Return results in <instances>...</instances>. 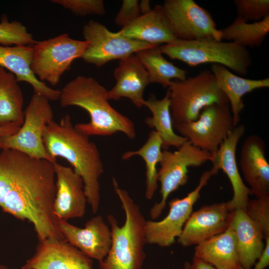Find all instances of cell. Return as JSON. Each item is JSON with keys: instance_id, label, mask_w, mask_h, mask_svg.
I'll list each match as a JSON object with an SVG mask.
<instances>
[{"instance_id": "8fae6325", "label": "cell", "mask_w": 269, "mask_h": 269, "mask_svg": "<svg viewBox=\"0 0 269 269\" xmlns=\"http://www.w3.org/2000/svg\"><path fill=\"white\" fill-rule=\"evenodd\" d=\"M218 171L213 167L209 170L205 171L194 189L182 198L171 199L168 203V213L163 219L158 221L146 220L145 232L147 244L165 248L175 243L193 212V206L200 197L201 190Z\"/></svg>"}, {"instance_id": "7a4b0ae2", "label": "cell", "mask_w": 269, "mask_h": 269, "mask_svg": "<svg viewBox=\"0 0 269 269\" xmlns=\"http://www.w3.org/2000/svg\"><path fill=\"white\" fill-rule=\"evenodd\" d=\"M89 136L78 131L69 115L59 122L52 121L45 128L43 140L50 156L66 159L82 179L87 202L92 211H98L101 201L100 179L104 165L96 144Z\"/></svg>"}, {"instance_id": "f546056e", "label": "cell", "mask_w": 269, "mask_h": 269, "mask_svg": "<svg viewBox=\"0 0 269 269\" xmlns=\"http://www.w3.org/2000/svg\"><path fill=\"white\" fill-rule=\"evenodd\" d=\"M221 30L222 40L233 42L245 48L258 47L269 32V16L252 23L237 16L230 25Z\"/></svg>"}, {"instance_id": "30bf717a", "label": "cell", "mask_w": 269, "mask_h": 269, "mask_svg": "<svg viewBox=\"0 0 269 269\" xmlns=\"http://www.w3.org/2000/svg\"><path fill=\"white\" fill-rule=\"evenodd\" d=\"M173 128L193 145L214 154L235 127L228 103L209 105L196 120L174 124Z\"/></svg>"}, {"instance_id": "d6986e66", "label": "cell", "mask_w": 269, "mask_h": 269, "mask_svg": "<svg viewBox=\"0 0 269 269\" xmlns=\"http://www.w3.org/2000/svg\"><path fill=\"white\" fill-rule=\"evenodd\" d=\"M266 145L258 135H249L241 149L239 165L256 198L269 196V163L266 156Z\"/></svg>"}, {"instance_id": "ab89813d", "label": "cell", "mask_w": 269, "mask_h": 269, "mask_svg": "<svg viewBox=\"0 0 269 269\" xmlns=\"http://www.w3.org/2000/svg\"><path fill=\"white\" fill-rule=\"evenodd\" d=\"M182 269H190V263L189 262H185L183 264Z\"/></svg>"}, {"instance_id": "7c38bea8", "label": "cell", "mask_w": 269, "mask_h": 269, "mask_svg": "<svg viewBox=\"0 0 269 269\" xmlns=\"http://www.w3.org/2000/svg\"><path fill=\"white\" fill-rule=\"evenodd\" d=\"M82 34L88 46L82 59L97 67L114 60H122L137 52L153 46L144 42L110 31L104 24L90 20L83 27Z\"/></svg>"}, {"instance_id": "52a82bcc", "label": "cell", "mask_w": 269, "mask_h": 269, "mask_svg": "<svg viewBox=\"0 0 269 269\" xmlns=\"http://www.w3.org/2000/svg\"><path fill=\"white\" fill-rule=\"evenodd\" d=\"M50 100L34 92L26 109L23 124L15 134L0 136V149H11L29 156L55 162L47 152L43 140L46 126L53 121Z\"/></svg>"}, {"instance_id": "1f68e13d", "label": "cell", "mask_w": 269, "mask_h": 269, "mask_svg": "<svg viewBox=\"0 0 269 269\" xmlns=\"http://www.w3.org/2000/svg\"><path fill=\"white\" fill-rule=\"evenodd\" d=\"M237 16L247 21H260L269 16V0H235Z\"/></svg>"}, {"instance_id": "d590c367", "label": "cell", "mask_w": 269, "mask_h": 269, "mask_svg": "<svg viewBox=\"0 0 269 269\" xmlns=\"http://www.w3.org/2000/svg\"><path fill=\"white\" fill-rule=\"evenodd\" d=\"M263 252L252 269H265L269 266V238L265 239Z\"/></svg>"}, {"instance_id": "8992f818", "label": "cell", "mask_w": 269, "mask_h": 269, "mask_svg": "<svg viewBox=\"0 0 269 269\" xmlns=\"http://www.w3.org/2000/svg\"><path fill=\"white\" fill-rule=\"evenodd\" d=\"M167 92L173 125L196 120L202 110L209 105L229 104L208 70L183 81H172Z\"/></svg>"}, {"instance_id": "4fadbf2b", "label": "cell", "mask_w": 269, "mask_h": 269, "mask_svg": "<svg viewBox=\"0 0 269 269\" xmlns=\"http://www.w3.org/2000/svg\"><path fill=\"white\" fill-rule=\"evenodd\" d=\"M177 39L191 41L222 40L211 14L193 0H166L162 5Z\"/></svg>"}, {"instance_id": "5b68a950", "label": "cell", "mask_w": 269, "mask_h": 269, "mask_svg": "<svg viewBox=\"0 0 269 269\" xmlns=\"http://www.w3.org/2000/svg\"><path fill=\"white\" fill-rule=\"evenodd\" d=\"M163 54L182 61L190 67L206 63L223 65L241 76H245L252 63L247 49L236 43L222 40L187 41L176 39L160 46Z\"/></svg>"}, {"instance_id": "277c9868", "label": "cell", "mask_w": 269, "mask_h": 269, "mask_svg": "<svg viewBox=\"0 0 269 269\" xmlns=\"http://www.w3.org/2000/svg\"><path fill=\"white\" fill-rule=\"evenodd\" d=\"M114 190L119 198L125 214V221L120 226L115 217L107 215L112 233V244L107 257L99 262L100 269H143L146 255V220L140 206L129 192L121 188L115 178Z\"/></svg>"}, {"instance_id": "4dcf8cb0", "label": "cell", "mask_w": 269, "mask_h": 269, "mask_svg": "<svg viewBox=\"0 0 269 269\" xmlns=\"http://www.w3.org/2000/svg\"><path fill=\"white\" fill-rule=\"evenodd\" d=\"M35 41L31 34L20 22L9 21L6 15L2 16L0 21V45H32Z\"/></svg>"}, {"instance_id": "836d02e7", "label": "cell", "mask_w": 269, "mask_h": 269, "mask_svg": "<svg viewBox=\"0 0 269 269\" xmlns=\"http://www.w3.org/2000/svg\"><path fill=\"white\" fill-rule=\"evenodd\" d=\"M246 212L260 226L265 240L269 238V196L249 199Z\"/></svg>"}, {"instance_id": "e575fe53", "label": "cell", "mask_w": 269, "mask_h": 269, "mask_svg": "<svg viewBox=\"0 0 269 269\" xmlns=\"http://www.w3.org/2000/svg\"><path fill=\"white\" fill-rule=\"evenodd\" d=\"M141 15L139 2L137 0H124L117 13L115 23L123 28Z\"/></svg>"}, {"instance_id": "484cf974", "label": "cell", "mask_w": 269, "mask_h": 269, "mask_svg": "<svg viewBox=\"0 0 269 269\" xmlns=\"http://www.w3.org/2000/svg\"><path fill=\"white\" fill-rule=\"evenodd\" d=\"M23 97L15 76L0 67V128L20 127L24 117Z\"/></svg>"}, {"instance_id": "3957f363", "label": "cell", "mask_w": 269, "mask_h": 269, "mask_svg": "<svg viewBox=\"0 0 269 269\" xmlns=\"http://www.w3.org/2000/svg\"><path fill=\"white\" fill-rule=\"evenodd\" d=\"M107 92L95 78L78 76L60 90L59 100L62 107L77 106L88 112L89 122L74 125L82 133L89 136H110L121 132L129 138L134 139L136 133L134 123L111 105Z\"/></svg>"}, {"instance_id": "d6a6232c", "label": "cell", "mask_w": 269, "mask_h": 269, "mask_svg": "<svg viewBox=\"0 0 269 269\" xmlns=\"http://www.w3.org/2000/svg\"><path fill=\"white\" fill-rule=\"evenodd\" d=\"M50 2L70 10L76 15H103L106 12L102 0H51Z\"/></svg>"}, {"instance_id": "9a60e30c", "label": "cell", "mask_w": 269, "mask_h": 269, "mask_svg": "<svg viewBox=\"0 0 269 269\" xmlns=\"http://www.w3.org/2000/svg\"><path fill=\"white\" fill-rule=\"evenodd\" d=\"M21 269H93V260L65 240L48 238L39 241Z\"/></svg>"}, {"instance_id": "f1b7e54d", "label": "cell", "mask_w": 269, "mask_h": 269, "mask_svg": "<svg viewBox=\"0 0 269 269\" xmlns=\"http://www.w3.org/2000/svg\"><path fill=\"white\" fill-rule=\"evenodd\" d=\"M162 141L159 135L154 130L148 134L146 142L136 150L128 151L122 155L123 160L138 155L145 164V197L147 200L153 198L158 188L157 165L161 159Z\"/></svg>"}, {"instance_id": "ba28073f", "label": "cell", "mask_w": 269, "mask_h": 269, "mask_svg": "<svg viewBox=\"0 0 269 269\" xmlns=\"http://www.w3.org/2000/svg\"><path fill=\"white\" fill-rule=\"evenodd\" d=\"M32 46L31 68L33 73L39 81L55 86L74 60L82 58L88 43L74 39L68 33H63L35 41Z\"/></svg>"}, {"instance_id": "d4e9b609", "label": "cell", "mask_w": 269, "mask_h": 269, "mask_svg": "<svg viewBox=\"0 0 269 269\" xmlns=\"http://www.w3.org/2000/svg\"><path fill=\"white\" fill-rule=\"evenodd\" d=\"M194 256L217 269H242L234 232L230 225L223 233L197 245Z\"/></svg>"}, {"instance_id": "ac0fdd59", "label": "cell", "mask_w": 269, "mask_h": 269, "mask_svg": "<svg viewBox=\"0 0 269 269\" xmlns=\"http://www.w3.org/2000/svg\"><path fill=\"white\" fill-rule=\"evenodd\" d=\"M246 131L244 125L236 126L229 133L217 151L210 159L213 167L222 170L228 176L231 184L233 196L227 202L231 211L241 209L246 211L251 195L249 187L245 184L240 174L236 157L238 143Z\"/></svg>"}, {"instance_id": "44dd1931", "label": "cell", "mask_w": 269, "mask_h": 269, "mask_svg": "<svg viewBox=\"0 0 269 269\" xmlns=\"http://www.w3.org/2000/svg\"><path fill=\"white\" fill-rule=\"evenodd\" d=\"M32 46L0 45V67L12 73L18 82L29 84L34 92L41 94L50 101H57L59 99L60 90L53 89L39 81L31 70Z\"/></svg>"}, {"instance_id": "5bb4252c", "label": "cell", "mask_w": 269, "mask_h": 269, "mask_svg": "<svg viewBox=\"0 0 269 269\" xmlns=\"http://www.w3.org/2000/svg\"><path fill=\"white\" fill-rule=\"evenodd\" d=\"M232 212L227 202L202 206L192 212L177 242L183 247L197 246L223 233L230 225Z\"/></svg>"}, {"instance_id": "8d00e7d4", "label": "cell", "mask_w": 269, "mask_h": 269, "mask_svg": "<svg viewBox=\"0 0 269 269\" xmlns=\"http://www.w3.org/2000/svg\"><path fill=\"white\" fill-rule=\"evenodd\" d=\"M190 269H217L210 264L202 260L193 257L192 263H190Z\"/></svg>"}, {"instance_id": "cb8c5ba5", "label": "cell", "mask_w": 269, "mask_h": 269, "mask_svg": "<svg viewBox=\"0 0 269 269\" xmlns=\"http://www.w3.org/2000/svg\"><path fill=\"white\" fill-rule=\"evenodd\" d=\"M210 71L219 87L228 100L233 125L235 127L240 121V115L245 107L243 97L257 89L269 88V78H244L233 74L226 67L219 64H212Z\"/></svg>"}, {"instance_id": "4316f807", "label": "cell", "mask_w": 269, "mask_h": 269, "mask_svg": "<svg viewBox=\"0 0 269 269\" xmlns=\"http://www.w3.org/2000/svg\"><path fill=\"white\" fill-rule=\"evenodd\" d=\"M144 106L152 114L151 117L146 118L145 123L159 135L162 141L163 149H168L170 147L178 148L187 140L174 131L167 91L161 99H157L154 95L150 96L145 101Z\"/></svg>"}, {"instance_id": "603a6c76", "label": "cell", "mask_w": 269, "mask_h": 269, "mask_svg": "<svg viewBox=\"0 0 269 269\" xmlns=\"http://www.w3.org/2000/svg\"><path fill=\"white\" fill-rule=\"evenodd\" d=\"M230 225L234 232L242 269H252L265 246L262 229L241 209L233 211Z\"/></svg>"}, {"instance_id": "7402d4cb", "label": "cell", "mask_w": 269, "mask_h": 269, "mask_svg": "<svg viewBox=\"0 0 269 269\" xmlns=\"http://www.w3.org/2000/svg\"><path fill=\"white\" fill-rule=\"evenodd\" d=\"M117 32L125 37L154 46L168 44L177 39L161 5H155Z\"/></svg>"}, {"instance_id": "9c48e42d", "label": "cell", "mask_w": 269, "mask_h": 269, "mask_svg": "<svg viewBox=\"0 0 269 269\" xmlns=\"http://www.w3.org/2000/svg\"><path fill=\"white\" fill-rule=\"evenodd\" d=\"M212 154L193 145L188 140L177 150L163 149L158 171V182L160 184L161 199L152 207L150 216L157 219L164 209L169 196L180 187L186 184L189 179L188 168L200 166L210 161Z\"/></svg>"}, {"instance_id": "f35d334b", "label": "cell", "mask_w": 269, "mask_h": 269, "mask_svg": "<svg viewBox=\"0 0 269 269\" xmlns=\"http://www.w3.org/2000/svg\"><path fill=\"white\" fill-rule=\"evenodd\" d=\"M141 14L149 12L151 9L150 1L147 0H143L139 2Z\"/></svg>"}, {"instance_id": "74e56055", "label": "cell", "mask_w": 269, "mask_h": 269, "mask_svg": "<svg viewBox=\"0 0 269 269\" xmlns=\"http://www.w3.org/2000/svg\"><path fill=\"white\" fill-rule=\"evenodd\" d=\"M20 128L16 126H10L0 128V136L14 134L19 130Z\"/></svg>"}, {"instance_id": "83f0119b", "label": "cell", "mask_w": 269, "mask_h": 269, "mask_svg": "<svg viewBox=\"0 0 269 269\" xmlns=\"http://www.w3.org/2000/svg\"><path fill=\"white\" fill-rule=\"evenodd\" d=\"M134 54L147 72L150 83L168 88L172 81H183L187 78L186 71L167 60L163 56L160 46L146 48Z\"/></svg>"}, {"instance_id": "ffe728a7", "label": "cell", "mask_w": 269, "mask_h": 269, "mask_svg": "<svg viewBox=\"0 0 269 269\" xmlns=\"http://www.w3.org/2000/svg\"><path fill=\"white\" fill-rule=\"evenodd\" d=\"M114 76L116 83L108 90L109 100L129 99L137 108L144 106V92L150 83L147 72L134 54L119 60L114 69Z\"/></svg>"}, {"instance_id": "6da1fadb", "label": "cell", "mask_w": 269, "mask_h": 269, "mask_svg": "<svg viewBox=\"0 0 269 269\" xmlns=\"http://www.w3.org/2000/svg\"><path fill=\"white\" fill-rule=\"evenodd\" d=\"M54 163L14 149L0 151V207L17 219L31 223L38 241L65 240L53 213Z\"/></svg>"}, {"instance_id": "e0dca14e", "label": "cell", "mask_w": 269, "mask_h": 269, "mask_svg": "<svg viewBox=\"0 0 269 269\" xmlns=\"http://www.w3.org/2000/svg\"><path fill=\"white\" fill-rule=\"evenodd\" d=\"M56 177V195L53 213L59 221L83 217L87 200L82 178L71 166L54 163Z\"/></svg>"}, {"instance_id": "60d3db41", "label": "cell", "mask_w": 269, "mask_h": 269, "mask_svg": "<svg viewBox=\"0 0 269 269\" xmlns=\"http://www.w3.org/2000/svg\"><path fill=\"white\" fill-rule=\"evenodd\" d=\"M0 269H9L4 265H0Z\"/></svg>"}, {"instance_id": "2e32d148", "label": "cell", "mask_w": 269, "mask_h": 269, "mask_svg": "<svg viewBox=\"0 0 269 269\" xmlns=\"http://www.w3.org/2000/svg\"><path fill=\"white\" fill-rule=\"evenodd\" d=\"M58 228L67 242L91 259L100 262L107 257L111 246L112 233L101 215L91 218L83 228L67 221H59Z\"/></svg>"}]
</instances>
